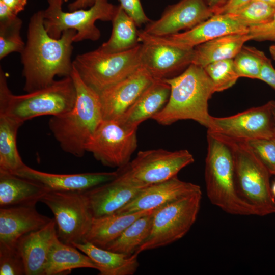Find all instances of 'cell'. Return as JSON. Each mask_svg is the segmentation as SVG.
Masks as SVG:
<instances>
[{"label":"cell","mask_w":275,"mask_h":275,"mask_svg":"<svg viewBox=\"0 0 275 275\" xmlns=\"http://www.w3.org/2000/svg\"><path fill=\"white\" fill-rule=\"evenodd\" d=\"M8 6L15 14L23 11L28 3V0H0Z\"/></svg>","instance_id":"obj_42"},{"label":"cell","mask_w":275,"mask_h":275,"mask_svg":"<svg viewBox=\"0 0 275 275\" xmlns=\"http://www.w3.org/2000/svg\"><path fill=\"white\" fill-rule=\"evenodd\" d=\"M194 48L185 49L157 43H141L140 59L155 79L164 80L177 74L191 64Z\"/></svg>","instance_id":"obj_17"},{"label":"cell","mask_w":275,"mask_h":275,"mask_svg":"<svg viewBox=\"0 0 275 275\" xmlns=\"http://www.w3.org/2000/svg\"><path fill=\"white\" fill-rule=\"evenodd\" d=\"M76 90L71 76L55 80L45 88L14 95L9 89L6 75L0 68V114L24 123L38 116L64 114L74 106Z\"/></svg>","instance_id":"obj_4"},{"label":"cell","mask_w":275,"mask_h":275,"mask_svg":"<svg viewBox=\"0 0 275 275\" xmlns=\"http://www.w3.org/2000/svg\"><path fill=\"white\" fill-rule=\"evenodd\" d=\"M163 80L170 87L169 98L152 119L166 126L179 120H192L208 129L211 118L208 101L215 90L204 68L191 64L182 73Z\"/></svg>","instance_id":"obj_3"},{"label":"cell","mask_w":275,"mask_h":275,"mask_svg":"<svg viewBox=\"0 0 275 275\" xmlns=\"http://www.w3.org/2000/svg\"><path fill=\"white\" fill-rule=\"evenodd\" d=\"M248 34L254 40L275 42V14L272 19L268 22L249 28Z\"/></svg>","instance_id":"obj_39"},{"label":"cell","mask_w":275,"mask_h":275,"mask_svg":"<svg viewBox=\"0 0 275 275\" xmlns=\"http://www.w3.org/2000/svg\"><path fill=\"white\" fill-rule=\"evenodd\" d=\"M259 80L265 82L275 90V69L271 60L267 57L263 62Z\"/></svg>","instance_id":"obj_40"},{"label":"cell","mask_w":275,"mask_h":275,"mask_svg":"<svg viewBox=\"0 0 275 275\" xmlns=\"http://www.w3.org/2000/svg\"><path fill=\"white\" fill-rule=\"evenodd\" d=\"M47 1L48 7L42 10L46 32L51 37L59 39L64 31L74 30L76 31L74 42L86 40H98L101 32L95 25L96 21H112L119 6L108 0H96L88 9L65 12L62 7L65 0Z\"/></svg>","instance_id":"obj_7"},{"label":"cell","mask_w":275,"mask_h":275,"mask_svg":"<svg viewBox=\"0 0 275 275\" xmlns=\"http://www.w3.org/2000/svg\"><path fill=\"white\" fill-rule=\"evenodd\" d=\"M252 0H229L225 4L213 11L215 14H225L232 12L248 3Z\"/></svg>","instance_id":"obj_41"},{"label":"cell","mask_w":275,"mask_h":275,"mask_svg":"<svg viewBox=\"0 0 275 275\" xmlns=\"http://www.w3.org/2000/svg\"><path fill=\"white\" fill-rule=\"evenodd\" d=\"M58 236L54 218L42 228L21 237L16 247L22 257L26 275H44L51 245Z\"/></svg>","instance_id":"obj_21"},{"label":"cell","mask_w":275,"mask_h":275,"mask_svg":"<svg viewBox=\"0 0 275 275\" xmlns=\"http://www.w3.org/2000/svg\"><path fill=\"white\" fill-rule=\"evenodd\" d=\"M170 87L163 80L155 79L134 103L116 120L128 129H138L143 121L159 113L167 104Z\"/></svg>","instance_id":"obj_23"},{"label":"cell","mask_w":275,"mask_h":275,"mask_svg":"<svg viewBox=\"0 0 275 275\" xmlns=\"http://www.w3.org/2000/svg\"><path fill=\"white\" fill-rule=\"evenodd\" d=\"M155 79L141 66L126 78L99 93L103 119H117L125 112Z\"/></svg>","instance_id":"obj_16"},{"label":"cell","mask_w":275,"mask_h":275,"mask_svg":"<svg viewBox=\"0 0 275 275\" xmlns=\"http://www.w3.org/2000/svg\"><path fill=\"white\" fill-rule=\"evenodd\" d=\"M207 130L246 141L274 139L275 123L270 102L231 116H211Z\"/></svg>","instance_id":"obj_14"},{"label":"cell","mask_w":275,"mask_h":275,"mask_svg":"<svg viewBox=\"0 0 275 275\" xmlns=\"http://www.w3.org/2000/svg\"><path fill=\"white\" fill-rule=\"evenodd\" d=\"M0 274H25L23 259L16 246L0 245Z\"/></svg>","instance_id":"obj_36"},{"label":"cell","mask_w":275,"mask_h":275,"mask_svg":"<svg viewBox=\"0 0 275 275\" xmlns=\"http://www.w3.org/2000/svg\"><path fill=\"white\" fill-rule=\"evenodd\" d=\"M251 40L248 33L230 34L213 39L194 48L192 64L204 68L215 61L233 59L244 43Z\"/></svg>","instance_id":"obj_27"},{"label":"cell","mask_w":275,"mask_h":275,"mask_svg":"<svg viewBox=\"0 0 275 275\" xmlns=\"http://www.w3.org/2000/svg\"><path fill=\"white\" fill-rule=\"evenodd\" d=\"M270 106H271V109L272 111V113L273 115L274 123H275V101L274 100H271L269 101Z\"/></svg>","instance_id":"obj_46"},{"label":"cell","mask_w":275,"mask_h":275,"mask_svg":"<svg viewBox=\"0 0 275 275\" xmlns=\"http://www.w3.org/2000/svg\"><path fill=\"white\" fill-rule=\"evenodd\" d=\"M17 16L8 6L0 1V21L11 20Z\"/></svg>","instance_id":"obj_43"},{"label":"cell","mask_w":275,"mask_h":275,"mask_svg":"<svg viewBox=\"0 0 275 275\" xmlns=\"http://www.w3.org/2000/svg\"><path fill=\"white\" fill-rule=\"evenodd\" d=\"M76 31L67 30L61 37L54 39L46 32L42 10L30 18L26 42L20 53L26 93L52 84L56 76H70L73 68L71 60L73 43Z\"/></svg>","instance_id":"obj_1"},{"label":"cell","mask_w":275,"mask_h":275,"mask_svg":"<svg viewBox=\"0 0 275 275\" xmlns=\"http://www.w3.org/2000/svg\"><path fill=\"white\" fill-rule=\"evenodd\" d=\"M142 188L116 177L84 194L93 217H99L117 212L134 198Z\"/></svg>","instance_id":"obj_22"},{"label":"cell","mask_w":275,"mask_h":275,"mask_svg":"<svg viewBox=\"0 0 275 275\" xmlns=\"http://www.w3.org/2000/svg\"><path fill=\"white\" fill-rule=\"evenodd\" d=\"M13 174L40 183L49 191L85 192L114 180L118 176V172L53 174L38 171L25 164Z\"/></svg>","instance_id":"obj_18"},{"label":"cell","mask_w":275,"mask_h":275,"mask_svg":"<svg viewBox=\"0 0 275 275\" xmlns=\"http://www.w3.org/2000/svg\"><path fill=\"white\" fill-rule=\"evenodd\" d=\"M201 191L196 184L180 180L177 176L141 189L138 195L116 213H129L156 209L187 195Z\"/></svg>","instance_id":"obj_19"},{"label":"cell","mask_w":275,"mask_h":275,"mask_svg":"<svg viewBox=\"0 0 275 275\" xmlns=\"http://www.w3.org/2000/svg\"><path fill=\"white\" fill-rule=\"evenodd\" d=\"M205 181L212 204L235 215H256L254 208L239 195L236 186L233 154L229 146L207 130Z\"/></svg>","instance_id":"obj_5"},{"label":"cell","mask_w":275,"mask_h":275,"mask_svg":"<svg viewBox=\"0 0 275 275\" xmlns=\"http://www.w3.org/2000/svg\"><path fill=\"white\" fill-rule=\"evenodd\" d=\"M141 44L128 50L106 53L99 48L76 56L74 68L82 81L99 93L129 76L141 66Z\"/></svg>","instance_id":"obj_8"},{"label":"cell","mask_w":275,"mask_h":275,"mask_svg":"<svg viewBox=\"0 0 275 275\" xmlns=\"http://www.w3.org/2000/svg\"><path fill=\"white\" fill-rule=\"evenodd\" d=\"M154 211L144 215L130 225L105 249L131 256L147 240L151 231Z\"/></svg>","instance_id":"obj_31"},{"label":"cell","mask_w":275,"mask_h":275,"mask_svg":"<svg viewBox=\"0 0 275 275\" xmlns=\"http://www.w3.org/2000/svg\"><path fill=\"white\" fill-rule=\"evenodd\" d=\"M202 191L166 203L153 212L150 235L135 251L142 252L169 245L183 237L195 223L201 206Z\"/></svg>","instance_id":"obj_9"},{"label":"cell","mask_w":275,"mask_h":275,"mask_svg":"<svg viewBox=\"0 0 275 275\" xmlns=\"http://www.w3.org/2000/svg\"><path fill=\"white\" fill-rule=\"evenodd\" d=\"M269 52L272 58L275 60V44L269 47Z\"/></svg>","instance_id":"obj_47"},{"label":"cell","mask_w":275,"mask_h":275,"mask_svg":"<svg viewBox=\"0 0 275 275\" xmlns=\"http://www.w3.org/2000/svg\"><path fill=\"white\" fill-rule=\"evenodd\" d=\"M49 190L32 180L0 171V207L35 206Z\"/></svg>","instance_id":"obj_24"},{"label":"cell","mask_w":275,"mask_h":275,"mask_svg":"<svg viewBox=\"0 0 275 275\" xmlns=\"http://www.w3.org/2000/svg\"><path fill=\"white\" fill-rule=\"evenodd\" d=\"M214 133L231 150L236 186L240 196L253 206L256 216L274 213L275 198L270 184L271 175L267 168L246 141Z\"/></svg>","instance_id":"obj_6"},{"label":"cell","mask_w":275,"mask_h":275,"mask_svg":"<svg viewBox=\"0 0 275 275\" xmlns=\"http://www.w3.org/2000/svg\"><path fill=\"white\" fill-rule=\"evenodd\" d=\"M204 68L213 84L215 92L231 88L239 78L234 68L233 59L215 61Z\"/></svg>","instance_id":"obj_35"},{"label":"cell","mask_w":275,"mask_h":275,"mask_svg":"<svg viewBox=\"0 0 275 275\" xmlns=\"http://www.w3.org/2000/svg\"><path fill=\"white\" fill-rule=\"evenodd\" d=\"M155 209L129 213H114L99 217H94L91 228L84 242L87 241L105 249L133 222L144 215L152 213Z\"/></svg>","instance_id":"obj_26"},{"label":"cell","mask_w":275,"mask_h":275,"mask_svg":"<svg viewBox=\"0 0 275 275\" xmlns=\"http://www.w3.org/2000/svg\"><path fill=\"white\" fill-rule=\"evenodd\" d=\"M265 53L254 47L243 46L233 58L235 70L239 77L259 79Z\"/></svg>","instance_id":"obj_32"},{"label":"cell","mask_w":275,"mask_h":275,"mask_svg":"<svg viewBox=\"0 0 275 275\" xmlns=\"http://www.w3.org/2000/svg\"><path fill=\"white\" fill-rule=\"evenodd\" d=\"M96 0H75L69 3L68 8L70 11H74L80 9H86L91 7Z\"/></svg>","instance_id":"obj_44"},{"label":"cell","mask_w":275,"mask_h":275,"mask_svg":"<svg viewBox=\"0 0 275 275\" xmlns=\"http://www.w3.org/2000/svg\"><path fill=\"white\" fill-rule=\"evenodd\" d=\"M271 191L275 198V181L273 182L272 186H271Z\"/></svg>","instance_id":"obj_49"},{"label":"cell","mask_w":275,"mask_h":275,"mask_svg":"<svg viewBox=\"0 0 275 275\" xmlns=\"http://www.w3.org/2000/svg\"><path fill=\"white\" fill-rule=\"evenodd\" d=\"M194 161L193 155L187 150L142 151L125 166L117 169V177L127 183L144 188L177 176L181 170Z\"/></svg>","instance_id":"obj_10"},{"label":"cell","mask_w":275,"mask_h":275,"mask_svg":"<svg viewBox=\"0 0 275 275\" xmlns=\"http://www.w3.org/2000/svg\"><path fill=\"white\" fill-rule=\"evenodd\" d=\"M248 28L268 22L275 14V8L258 0H252L235 11L229 13Z\"/></svg>","instance_id":"obj_33"},{"label":"cell","mask_w":275,"mask_h":275,"mask_svg":"<svg viewBox=\"0 0 275 275\" xmlns=\"http://www.w3.org/2000/svg\"><path fill=\"white\" fill-rule=\"evenodd\" d=\"M214 15L205 0H180L169 6L157 20L146 24L142 31L155 36H164L188 30Z\"/></svg>","instance_id":"obj_15"},{"label":"cell","mask_w":275,"mask_h":275,"mask_svg":"<svg viewBox=\"0 0 275 275\" xmlns=\"http://www.w3.org/2000/svg\"><path fill=\"white\" fill-rule=\"evenodd\" d=\"M40 202L53 213L61 241L72 245L84 241L94 218L84 192L50 191Z\"/></svg>","instance_id":"obj_11"},{"label":"cell","mask_w":275,"mask_h":275,"mask_svg":"<svg viewBox=\"0 0 275 275\" xmlns=\"http://www.w3.org/2000/svg\"><path fill=\"white\" fill-rule=\"evenodd\" d=\"M245 26L231 13L215 14L191 29L164 36H155L139 30L140 42H150L182 48L193 49L197 46L222 36L248 33Z\"/></svg>","instance_id":"obj_13"},{"label":"cell","mask_w":275,"mask_h":275,"mask_svg":"<svg viewBox=\"0 0 275 275\" xmlns=\"http://www.w3.org/2000/svg\"><path fill=\"white\" fill-rule=\"evenodd\" d=\"M74 247L61 241L57 236L49 251L44 275L68 274L77 268L98 267L87 255Z\"/></svg>","instance_id":"obj_28"},{"label":"cell","mask_w":275,"mask_h":275,"mask_svg":"<svg viewBox=\"0 0 275 275\" xmlns=\"http://www.w3.org/2000/svg\"><path fill=\"white\" fill-rule=\"evenodd\" d=\"M264 2L275 8V0H258Z\"/></svg>","instance_id":"obj_48"},{"label":"cell","mask_w":275,"mask_h":275,"mask_svg":"<svg viewBox=\"0 0 275 275\" xmlns=\"http://www.w3.org/2000/svg\"><path fill=\"white\" fill-rule=\"evenodd\" d=\"M112 22V31L109 39L98 48L105 52L112 53L128 50L139 44L137 25L120 5Z\"/></svg>","instance_id":"obj_30"},{"label":"cell","mask_w":275,"mask_h":275,"mask_svg":"<svg viewBox=\"0 0 275 275\" xmlns=\"http://www.w3.org/2000/svg\"><path fill=\"white\" fill-rule=\"evenodd\" d=\"M70 76L76 90L75 105L64 114L51 116L48 126L64 151L81 157L103 117L99 93L82 81L74 66Z\"/></svg>","instance_id":"obj_2"},{"label":"cell","mask_w":275,"mask_h":275,"mask_svg":"<svg viewBox=\"0 0 275 275\" xmlns=\"http://www.w3.org/2000/svg\"><path fill=\"white\" fill-rule=\"evenodd\" d=\"M23 123L0 114V171L14 174L25 165L16 144L17 134Z\"/></svg>","instance_id":"obj_29"},{"label":"cell","mask_w":275,"mask_h":275,"mask_svg":"<svg viewBox=\"0 0 275 275\" xmlns=\"http://www.w3.org/2000/svg\"><path fill=\"white\" fill-rule=\"evenodd\" d=\"M22 20L18 16L14 19L0 21V59L12 52L21 53L25 43L20 36Z\"/></svg>","instance_id":"obj_34"},{"label":"cell","mask_w":275,"mask_h":275,"mask_svg":"<svg viewBox=\"0 0 275 275\" xmlns=\"http://www.w3.org/2000/svg\"><path fill=\"white\" fill-rule=\"evenodd\" d=\"M246 142L271 175H275V138L256 139Z\"/></svg>","instance_id":"obj_37"},{"label":"cell","mask_w":275,"mask_h":275,"mask_svg":"<svg viewBox=\"0 0 275 275\" xmlns=\"http://www.w3.org/2000/svg\"><path fill=\"white\" fill-rule=\"evenodd\" d=\"M96 264L100 275H133L138 270V255L128 256L85 241L73 245Z\"/></svg>","instance_id":"obj_25"},{"label":"cell","mask_w":275,"mask_h":275,"mask_svg":"<svg viewBox=\"0 0 275 275\" xmlns=\"http://www.w3.org/2000/svg\"><path fill=\"white\" fill-rule=\"evenodd\" d=\"M136 131L124 128L115 119H103L87 144L86 152L104 166L121 168L138 147Z\"/></svg>","instance_id":"obj_12"},{"label":"cell","mask_w":275,"mask_h":275,"mask_svg":"<svg viewBox=\"0 0 275 275\" xmlns=\"http://www.w3.org/2000/svg\"><path fill=\"white\" fill-rule=\"evenodd\" d=\"M120 6L135 22L137 26L147 24L151 21L146 16L140 0H118Z\"/></svg>","instance_id":"obj_38"},{"label":"cell","mask_w":275,"mask_h":275,"mask_svg":"<svg viewBox=\"0 0 275 275\" xmlns=\"http://www.w3.org/2000/svg\"><path fill=\"white\" fill-rule=\"evenodd\" d=\"M51 219L39 213L35 206L0 208V245L16 246L21 237L42 228Z\"/></svg>","instance_id":"obj_20"},{"label":"cell","mask_w":275,"mask_h":275,"mask_svg":"<svg viewBox=\"0 0 275 275\" xmlns=\"http://www.w3.org/2000/svg\"><path fill=\"white\" fill-rule=\"evenodd\" d=\"M208 6L212 10L213 12L223 6L229 0H205Z\"/></svg>","instance_id":"obj_45"}]
</instances>
